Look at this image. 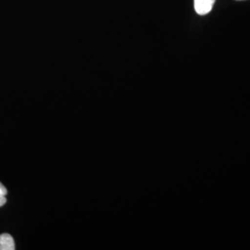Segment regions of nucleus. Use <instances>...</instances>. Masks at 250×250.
<instances>
[{
  "label": "nucleus",
  "instance_id": "f257e3e1",
  "mask_svg": "<svg viewBox=\"0 0 250 250\" xmlns=\"http://www.w3.org/2000/svg\"><path fill=\"white\" fill-rule=\"evenodd\" d=\"M215 0H195V9L198 15H206L212 9Z\"/></svg>",
  "mask_w": 250,
  "mask_h": 250
},
{
  "label": "nucleus",
  "instance_id": "f03ea898",
  "mask_svg": "<svg viewBox=\"0 0 250 250\" xmlns=\"http://www.w3.org/2000/svg\"><path fill=\"white\" fill-rule=\"evenodd\" d=\"M15 243L12 236L9 233H3L0 235V250H14Z\"/></svg>",
  "mask_w": 250,
  "mask_h": 250
},
{
  "label": "nucleus",
  "instance_id": "7ed1b4c3",
  "mask_svg": "<svg viewBox=\"0 0 250 250\" xmlns=\"http://www.w3.org/2000/svg\"><path fill=\"white\" fill-rule=\"evenodd\" d=\"M8 193V190L6 189V188L0 183V196H3V197H6Z\"/></svg>",
  "mask_w": 250,
  "mask_h": 250
},
{
  "label": "nucleus",
  "instance_id": "20e7f679",
  "mask_svg": "<svg viewBox=\"0 0 250 250\" xmlns=\"http://www.w3.org/2000/svg\"><path fill=\"white\" fill-rule=\"evenodd\" d=\"M6 202H7L6 197H3V196H0V207L5 205Z\"/></svg>",
  "mask_w": 250,
  "mask_h": 250
},
{
  "label": "nucleus",
  "instance_id": "39448f33",
  "mask_svg": "<svg viewBox=\"0 0 250 250\" xmlns=\"http://www.w3.org/2000/svg\"><path fill=\"white\" fill-rule=\"evenodd\" d=\"M238 1H241V0H238Z\"/></svg>",
  "mask_w": 250,
  "mask_h": 250
}]
</instances>
